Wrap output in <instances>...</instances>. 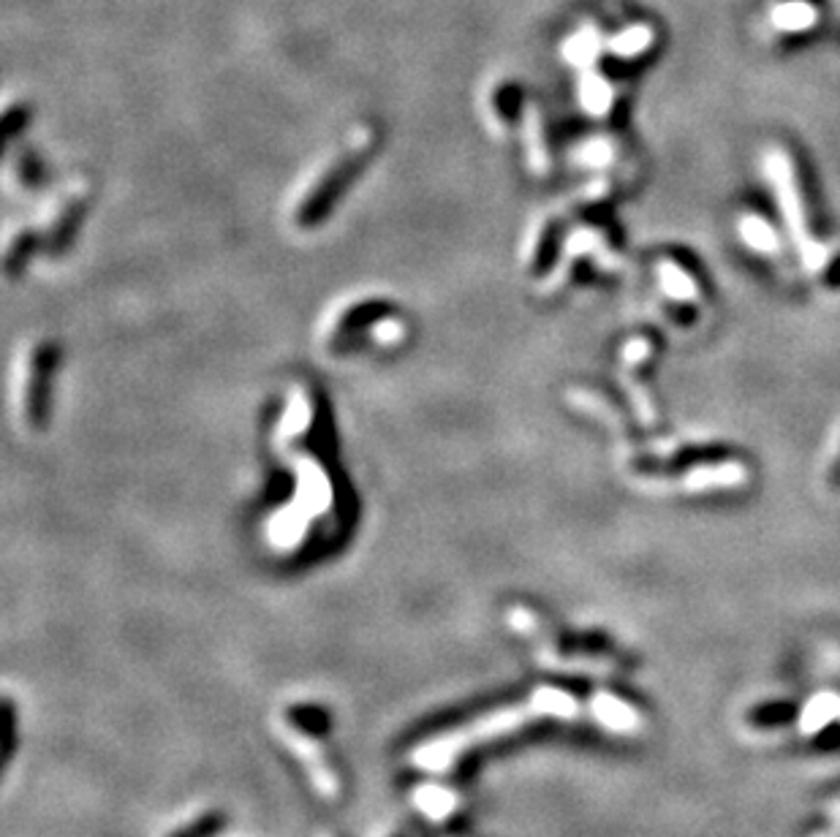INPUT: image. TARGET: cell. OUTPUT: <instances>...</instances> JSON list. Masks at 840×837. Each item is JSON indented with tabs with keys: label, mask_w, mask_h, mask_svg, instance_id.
<instances>
[{
	"label": "cell",
	"mask_w": 840,
	"mask_h": 837,
	"mask_svg": "<svg viewBox=\"0 0 840 837\" xmlns=\"http://www.w3.org/2000/svg\"><path fill=\"white\" fill-rule=\"evenodd\" d=\"M580 724L623 732L634 724V710L612 691L598 688L591 696L577 680L542 674L536 683L428 715L400 737L398 756L406 773L473 783L493 758L542 743L557 726Z\"/></svg>",
	"instance_id": "obj_1"
},
{
	"label": "cell",
	"mask_w": 840,
	"mask_h": 837,
	"mask_svg": "<svg viewBox=\"0 0 840 837\" xmlns=\"http://www.w3.org/2000/svg\"><path fill=\"white\" fill-rule=\"evenodd\" d=\"M269 734L310 797L340 808L351 797V773L338 745V718L319 696H286L269 710Z\"/></svg>",
	"instance_id": "obj_2"
},
{
	"label": "cell",
	"mask_w": 840,
	"mask_h": 837,
	"mask_svg": "<svg viewBox=\"0 0 840 837\" xmlns=\"http://www.w3.org/2000/svg\"><path fill=\"white\" fill-rule=\"evenodd\" d=\"M503 625L509 636L525 650L527 659L552 677L591 680L593 674H612L623 664V655H617L612 644L574 636V631L561 629L525 601L503 610Z\"/></svg>",
	"instance_id": "obj_3"
},
{
	"label": "cell",
	"mask_w": 840,
	"mask_h": 837,
	"mask_svg": "<svg viewBox=\"0 0 840 837\" xmlns=\"http://www.w3.org/2000/svg\"><path fill=\"white\" fill-rule=\"evenodd\" d=\"M765 166H767V177H770L772 188H776L778 204H781V213H783L786 224H789L791 237H795L797 248H800L802 262H806V267L811 269V273H821V269L827 267V251L821 248V245L811 237V232H808L806 215H802V202H800V194H797L795 172H791L789 159H786V153H781V150H770L765 159Z\"/></svg>",
	"instance_id": "obj_4"
},
{
	"label": "cell",
	"mask_w": 840,
	"mask_h": 837,
	"mask_svg": "<svg viewBox=\"0 0 840 837\" xmlns=\"http://www.w3.org/2000/svg\"><path fill=\"white\" fill-rule=\"evenodd\" d=\"M742 479H746V468L737 466V462H726V466L694 468L686 476V487L688 490H713V487L742 484Z\"/></svg>",
	"instance_id": "obj_5"
},
{
	"label": "cell",
	"mask_w": 840,
	"mask_h": 837,
	"mask_svg": "<svg viewBox=\"0 0 840 837\" xmlns=\"http://www.w3.org/2000/svg\"><path fill=\"white\" fill-rule=\"evenodd\" d=\"M658 280H662L664 292H667L672 299H677V303H694V299L699 297L696 283L688 278L686 269L677 267L675 262H662V267H658Z\"/></svg>",
	"instance_id": "obj_6"
},
{
	"label": "cell",
	"mask_w": 840,
	"mask_h": 837,
	"mask_svg": "<svg viewBox=\"0 0 840 837\" xmlns=\"http://www.w3.org/2000/svg\"><path fill=\"white\" fill-rule=\"evenodd\" d=\"M740 237L746 239L748 248H754L756 253L778 251L776 232H772V226L767 224L765 218H759V215H746V218L740 221Z\"/></svg>",
	"instance_id": "obj_7"
},
{
	"label": "cell",
	"mask_w": 840,
	"mask_h": 837,
	"mask_svg": "<svg viewBox=\"0 0 840 837\" xmlns=\"http://www.w3.org/2000/svg\"><path fill=\"white\" fill-rule=\"evenodd\" d=\"M772 20H776V25L783 28V30H806V28L813 25L816 11L811 9V3H808V0H791V3L778 6L776 14H772Z\"/></svg>",
	"instance_id": "obj_8"
},
{
	"label": "cell",
	"mask_w": 840,
	"mask_h": 837,
	"mask_svg": "<svg viewBox=\"0 0 840 837\" xmlns=\"http://www.w3.org/2000/svg\"><path fill=\"white\" fill-rule=\"evenodd\" d=\"M314 837H346V835H344V833H340V829L324 827V829H319V833H316Z\"/></svg>",
	"instance_id": "obj_9"
}]
</instances>
